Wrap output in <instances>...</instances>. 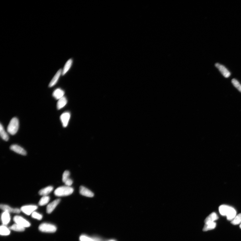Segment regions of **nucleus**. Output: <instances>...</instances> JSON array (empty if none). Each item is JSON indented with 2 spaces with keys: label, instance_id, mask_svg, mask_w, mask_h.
Segmentation results:
<instances>
[{
  "label": "nucleus",
  "instance_id": "nucleus-15",
  "mask_svg": "<svg viewBox=\"0 0 241 241\" xmlns=\"http://www.w3.org/2000/svg\"><path fill=\"white\" fill-rule=\"evenodd\" d=\"M64 92L63 90L59 88L55 90L52 95L55 99L59 100L64 97Z\"/></svg>",
  "mask_w": 241,
  "mask_h": 241
},
{
  "label": "nucleus",
  "instance_id": "nucleus-8",
  "mask_svg": "<svg viewBox=\"0 0 241 241\" xmlns=\"http://www.w3.org/2000/svg\"><path fill=\"white\" fill-rule=\"evenodd\" d=\"M216 67L219 69V71L223 75L225 78L229 77L231 75V73L225 67L222 65L217 63L215 64Z\"/></svg>",
  "mask_w": 241,
  "mask_h": 241
},
{
  "label": "nucleus",
  "instance_id": "nucleus-2",
  "mask_svg": "<svg viewBox=\"0 0 241 241\" xmlns=\"http://www.w3.org/2000/svg\"><path fill=\"white\" fill-rule=\"evenodd\" d=\"M74 191L72 188L68 186H63L58 188L54 191V194L58 197L66 196L72 194Z\"/></svg>",
  "mask_w": 241,
  "mask_h": 241
},
{
  "label": "nucleus",
  "instance_id": "nucleus-6",
  "mask_svg": "<svg viewBox=\"0 0 241 241\" xmlns=\"http://www.w3.org/2000/svg\"><path fill=\"white\" fill-rule=\"evenodd\" d=\"M38 208V206L36 205H27L22 206L20 210L21 211L26 215H30L35 211Z\"/></svg>",
  "mask_w": 241,
  "mask_h": 241
},
{
  "label": "nucleus",
  "instance_id": "nucleus-14",
  "mask_svg": "<svg viewBox=\"0 0 241 241\" xmlns=\"http://www.w3.org/2000/svg\"><path fill=\"white\" fill-rule=\"evenodd\" d=\"M62 69H60L57 72L51 81L49 85V87H52L56 84L59 78H60V75L61 74L62 75Z\"/></svg>",
  "mask_w": 241,
  "mask_h": 241
},
{
  "label": "nucleus",
  "instance_id": "nucleus-29",
  "mask_svg": "<svg viewBox=\"0 0 241 241\" xmlns=\"http://www.w3.org/2000/svg\"><path fill=\"white\" fill-rule=\"evenodd\" d=\"M32 218L38 220H41L42 219L43 216L42 214L35 211L31 214Z\"/></svg>",
  "mask_w": 241,
  "mask_h": 241
},
{
  "label": "nucleus",
  "instance_id": "nucleus-19",
  "mask_svg": "<svg viewBox=\"0 0 241 241\" xmlns=\"http://www.w3.org/2000/svg\"><path fill=\"white\" fill-rule=\"evenodd\" d=\"M67 101L66 97H63L60 99L57 103V107L58 110H60L66 105Z\"/></svg>",
  "mask_w": 241,
  "mask_h": 241
},
{
  "label": "nucleus",
  "instance_id": "nucleus-4",
  "mask_svg": "<svg viewBox=\"0 0 241 241\" xmlns=\"http://www.w3.org/2000/svg\"><path fill=\"white\" fill-rule=\"evenodd\" d=\"M39 229L42 232L54 233L56 232L57 227L54 225L44 223L40 225Z\"/></svg>",
  "mask_w": 241,
  "mask_h": 241
},
{
  "label": "nucleus",
  "instance_id": "nucleus-18",
  "mask_svg": "<svg viewBox=\"0 0 241 241\" xmlns=\"http://www.w3.org/2000/svg\"><path fill=\"white\" fill-rule=\"evenodd\" d=\"M72 63L73 60L71 59H69V60L67 61L62 70V75H64L68 72L71 66H72Z\"/></svg>",
  "mask_w": 241,
  "mask_h": 241
},
{
  "label": "nucleus",
  "instance_id": "nucleus-17",
  "mask_svg": "<svg viewBox=\"0 0 241 241\" xmlns=\"http://www.w3.org/2000/svg\"><path fill=\"white\" fill-rule=\"evenodd\" d=\"M53 189V188L51 186H49L41 190L39 192V194L40 195L47 196L51 192Z\"/></svg>",
  "mask_w": 241,
  "mask_h": 241
},
{
  "label": "nucleus",
  "instance_id": "nucleus-27",
  "mask_svg": "<svg viewBox=\"0 0 241 241\" xmlns=\"http://www.w3.org/2000/svg\"><path fill=\"white\" fill-rule=\"evenodd\" d=\"M80 241H95L94 238H91L86 235H82L80 237Z\"/></svg>",
  "mask_w": 241,
  "mask_h": 241
},
{
  "label": "nucleus",
  "instance_id": "nucleus-24",
  "mask_svg": "<svg viewBox=\"0 0 241 241\" xmlns=\"http://www.w3.org/2000/svg\"><path fill=\"white\" fill-rule=\"evenodd\" d=\"M50 198L48 196H44L40 200L39 202V205L40 206H43L46 205L49 201Z\"/></svg>",
  "mask_w": 241,
  "mask_h": 241
},
{
  "label": "nucleus",
  "instance_id": "nucleus-28",
  "mask_svg": "<svg viewBox=\"0 0 241 241\" xmlns=\"http://www.w3.org/2000/svg\"><path fill=\"white\" fill-rule=\"evenodd\" d=\"M70 175V173L68 171H65L63 173L62 180L63 183H65V181L69 179V177Z\"/></svg>",
  "mask_w": 241,
  "mask_h": 241
},
{
  "label": "nucleus",
  "instance_id": "nucleus-3",
  "mask_svg": "<svg viewBox=\"0 0 241 241\" xmlns=\"http://www.w3.org/2000/svg\"><path fill=\"white\" fill-rule=\"evenodd\" d=\"M19 126V121L17 118L16 117L12 118L7 127L8 132L12 135H14L18 132Z\"/></svg>",
  "mask_w": 241,
  "mask_h": 241
},
{
  "label": "nucleus",
  "instance_id": "nucleus-26",
  "mask_svg": "<svg viewBox=\"0 0 241 241\" xmlns=\"http://www.w3.org/2000/svg\"><path fill=\"white\" fill-rule=\"evenodd\" d=\"M232 85L238 90L241 93V84L236 79H234L232 80Z\"/></svg>",
  "mask_w": 241,
  "mask_h": 241
},
{
  "label": "nucleus",
  "instance_id": "nucleus-7",
  "mask_svg": "<svg viewBox=\"0 0 241 241\" xmlns=\"http://www.w3.org/2000/svg\"><path fill=\"white\" fill-rule=\"evenodd\" d=\"M0 208L3 211L7 212L9 213L19 214L21 212L20 209L17 208H12L10 207L9 206L5 205V204H1Z\"/></svg>",
  "mask_w": 241,
  "mask_h": 241
},
{
  "label": "nucleus",
  "instance_id": "nucleus-20",
  "mask_svg": "<svg viewBox=\"0 0 241 241\" xmlns=\"http://www.w3.org/2000/svg\"><path fill=\"white\" fill-rule=\"evenodd\" d=\"M10 229L8 228L6 225H2L0 227V234L1 236H7L10 234Z\"/></svg>",
  "mask_w": 241,
  "mask_h": 241
},
{
  "label": "nucleus",
  "instance_id": "nucleus-21",
  "mask_svg": "<svg viewBox=\"0 0 241 241\" xmlns=\"http://www.w3.org/2000/svg\"><path fill=\"white\" fill-rule=\"evenodd\" d=\"M0 135L2 139L5 141H7L9 140V136L4 129L3 126L1 123L0 125Z\"/></svg>",
  "mask_w": 241,
  "mask_h": 241
},
{
  "label": "nucleus",
  "instance_id": "nucleus-30",
  "mask_svg": "<svg viewBox=\"0 0 241 241\" xmlns=\"http://www.w3.org/2000/svg\"><path fill=\"white\" fill-rule=\"evenodd\" d=\"M65 185L68 186L70 187L73 183V181L72 179L69 178L65 182Z\"/></svg>",
  "mask_w": 241,
  "mask_h": 241
},
{
  "label": "nucleus",
  "instance_id": "nucleus-25",
  "mask_svg": "<svg viewBox=\"0 0 241 241\" xmlns=\"http://www.w3.org/2000/svg\"><path fill=\"white\" fill-rule=\"evenodd\" d=\"M231 223L234 225H237L241 223V213L238 214L231 221Z\"/></svg>",
  "mask_w": 241,
  "mask_h": 241
},
{
  "label": "nucleus",
  "instance_id": "nucleus-31",
  "mask_svg": "<svg viewBox=\"0 0 241 241\" xmlns=\"http://www.w3.org/2000/svg\"><path fill=\"white\" fill-rule=\"evenodd\" d=\"M108 241H116L115 240H108Z\"/></svg>",
  "mask_w": 241,
  "mask_h": 241
},
{
  "label": "nucleus",
  "instance_id": "nucleus-13",
  "mask_svg": "<svg viewBox=\"0 0 241 241\" xmlns=\"http://www.w3.org/2000/svg\"><path fill=\"white\" fill-rule=\"evenodd\" d=\"M79 193L82 195L88 197H93L94 194L89 190L83 186H81L79 188Z\"/></svg>",
  "mask_w": 241,
  "mask_h": 241
},
{
  "label": "nucleus",
  "instance_id": "nucleus-16",
  "mask_svg": "<svg viewBox=\"0 0 241 241\" xmlns=\"http://www.w3.org/2000/svg\"><path fill=\"white\" fill-rule=\"evenodd\" d=\"M218 219V217L217 214L215 212H213L206 218L205 220V224L214 222L215 220Z\"/></svg>",
  "mask_w": 241,
  "mask_h": 241
},
{
  "label": "nucleus",
  "instance_id": "nucleus-22",
  "mask_svg": "<svg viewBox=\"0 0 241 241\" xmlns=\"http://www.w3.org/2000/svg\"><path fill=\"white\" fill-rule=\"evenodd\" d=\"M216 224L215 222L205 224L203 229L204 232L214 229L216 227Z\"/></svg>",
  "mask_w": 241,
  "mask_h": 241
},
{
  "label": "nucleus",
  "instance_id": "nucleus-10",
  "mask_svg": "<svg viewBox=\"0 0 241 241\" xmlns=\"http://www.w3.org/2000/svg\"><path fill=\"white\" fill-rule=\"evenodd\" d=\"M60 199H57L49 204L47 207L46 211L47 213L48 214L51 213L57 207V206L60 203Z\"/></svg>",
  "mask_w": 241,
  "mask_h": 241
},
{
  "label": "nucleus",
  "instance_id": "nucleus-5",
  "mask_svg": "<svg viewBox=\"0 0 241 241\" xmlns=\"http://www.w3.org/2000/svg\"><path fill=\"white\" fill-rule=\"evenodd\" d=\"M13 220L15 223L25 228L29 227L30 226V223L21 216H15L13 218Z\"/></svg>",
  "mask_w": 241,
  "mask_h": 241
},
{
  "label": "nucleus",
  "instance_id": "nucleus-23",
  "mask_svg": "<svg viewBox=\"0 0 241 241\" xmlns=\"http://www.w3.org/2000/svg\"><path fill=\"white\" fill-rule=\"evenodd\" d=\"M9 229L18 232H22L25 230V228L16 223L10 227Z\"/></svg>",
  "mask_w": 241,
  "mask_h": 241
},
{
  "label": "nucleus",
  "instance_id": "nucleus-1",
  "mask_svg": "<svg viewBox=\"0 0 241 241\" xmlns=\"http://www.w3.org/2000/svg\"><path fill=\"white\" fill-rule=\"evenodd\" d=\"M220 213L222 216H226L228 220H232L236 216V212L234 208L226 205H222L219 206Z\"/></svg>",
  "mask_w": 241,
  "mask_h": 241
},
{
  "label": "nucleus",
  "instance_id": "nucleus-12",
  "mask_svg": "<svg viewBox=\"0 0 241 241\" xmlns=\"http://www.w3.org/2000/svg\"><path fill=\"white\" fill-rule=\"evenodd\" d=\"M10 148L12 150L18 154L23 155V156H26V152L25 150L21 147L17 145H12L10 146Z\"/></svg>",
  "mask_w": 241,
  "mask_h": 241
},
{
  "label": "nucleus",
  "instance_id": "nucleus-9",
  "mask_svg": "<svg viewBox=\"0 0 241 241\" xmlns=\"http://www.w3.org/2000/svg\"><path fill=\"white\" fill-rule=\"evenodd\" d=\"M70 117V114L69 112L63 113L60 116V119L64 127H66L68 125Z\"/></svg>",
  "mask_w": 241,
  "mask_h": 241
},
{
  "label": "nucleus",
  "instance_id": "nucleus-32",
  "mask_svg": "<svg viewBox=\"0 0 241 241\" xmlns=\"http://www.w3.org/2000/svg\"><path fill=\"white\" fill-rule=\"evenodd\" d=\"M240 228L241 229V223L240 224Z\"/></svg>",
  "mask_w": 241,
  "mask_h": 241
},
{
  "label": "nucleus",
  "instance_id": "nucleus-11",
  "mask_svg": "<svg viewBox=\"0 0 241 241\" xmlns=\"http://www.w3.org/2000/svg\"><path fill=\"white\" fill-rule=\"evenodd\" d=\"M1 219L3 225H7L11 221L10 213L7 212L3 211L1 214Z\"/></svg>",
  "mask_w": 241,
  "mask_h": 241
}]
</instances>
